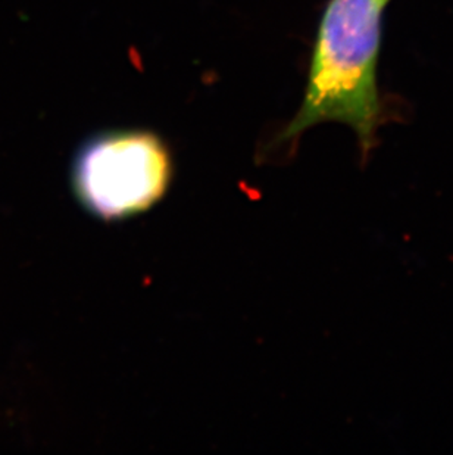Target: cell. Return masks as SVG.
<instances>
[{"label":"cell","mask_w":453,"mask_h":455,"mask_svg":"<svg viewBox=\"0 0 453 455\" xmlns=\"http://www.w3.org/2000/svg\"><path fill=\"white\" fill-rule=\"evenodd\" d=\"M385 0H330L309 69L299 111L278 134V143L295 142L322 123H340L355 133L367 163L378 145L385 111L378 91L381 22Z\"/></svg>","instance_id":"obj_1"},{"label":"cell","mask_w":453,"mask_h":455,"mask_svg":"<svg viewBox=\"0 0 453 455\" xmlns=\"http://www.w3.org/2000/svg\"><path fill=\"white\" fill-rule=\"evenodd\" d=\"M174 158L149 130H109L74 155L69 185L78 205L103 223H121L163 203L174 181Z\"/></svg>","instance_id":"obj_2"},{"label":"cell","mask_w":453,"mask_h":455,"mask_svg":"<svg viewBox=\"0 0 453 455\" xmlns=\"http://www.w3.org/2000/svg\"><path fill=\"white\" fill-rule=\"evenodd\" d=\"M385 2H387V4H389L390 0H385Z\"/></svg>","instance_id":"obj_3"}]
</instances>
